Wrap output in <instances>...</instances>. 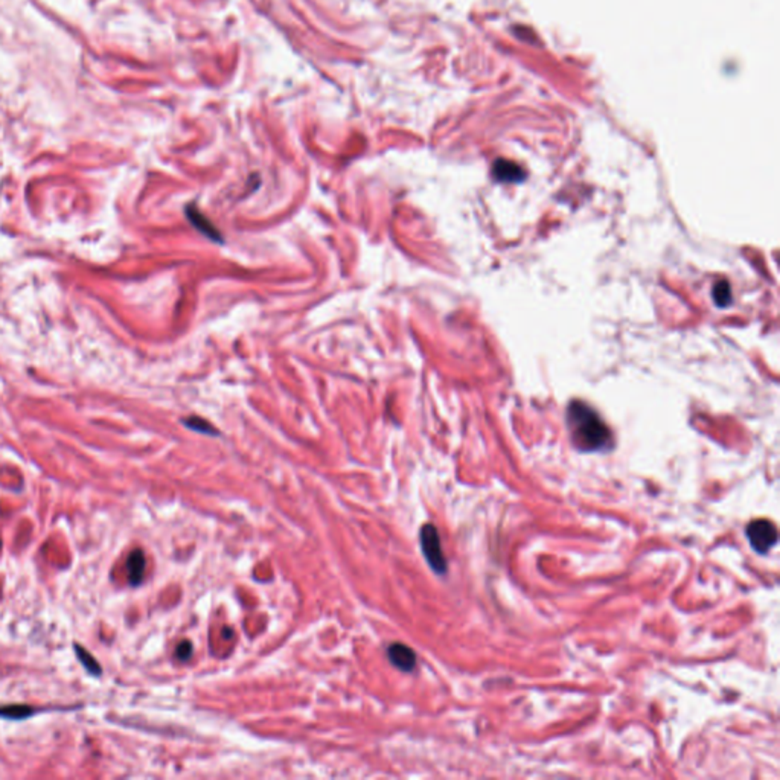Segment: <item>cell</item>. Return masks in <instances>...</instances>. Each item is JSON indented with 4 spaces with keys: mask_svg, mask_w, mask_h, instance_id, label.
I'll return each mask as SVG.
<instances>
[{
    "mask_svg": "<svg viewBox=\"0 0 780 780\" xmlns=\"http://www.w3.org/2000/svg\"><path fill=\"white\" fill-rule=\"evenodd\" d=\"M0 551H2V538H0Z\"/></svg>",
    "mask_w": 780,
    "mask_h": 780,
    "instance_id": "13",
    "label": "cell"
},
{
    "mask_svg": "<svg viewBox=\"0 0 780 780\" xmlns=\"http://www.w3.org/2000/svg\"><path fill=\"white\" fill-rule=\"evenodd\" d=\"M188 218L191 220V223L194 224L201 234L206 235L208 238L214 239V241H220V234L217 232V229L214 227V224L210 223V221H208L205 218V215L201 214V212H198L194 206L188 208Z\"/></svg>",
    "mask_w": 780,
    "mask_h": 780,
    "instance_id": "7",
    "label": "cell"
},
{
    "mask_svg": "<svg viewBox=\"0 0 780 780\" xmlns=\"http://www.w3.org/2000/svg\"><path fill=\"white\" fill-rule=\"evenodd\" d=\"M73 649H75L76 657H78L80 663L84 666V669L88 671L90 676L100 677L101 676V664L92 657V654L89 651H85L84 648H81L78 643L73 644Z\"/></svg>",
    "mask_w": 780,
    "mask_h": 780,
    "instance_id": "8",
    "label": "cell"
},
{
    "mask_svg": "<svg viewBox=\"0 0 780 780\" xmlns=\"http://www.w3.org/2000/svg\"><path fill=\"white\" fill-rule=\"evenodd\" d=\"M145 567H147V558L143 551L140 548H134L130 552L127 563H125V570H127V580L131 587H138L143 582L145 577Z\"/></svg>",
    "mask_w": 780,
    "mask_h": 780,
    "instance_id": "5",
    "label": "cell"
},
{
    "mask_svg": "<svg viewBox=\"0 0 780 780\" xmlns=\"http://www.w3.org/2000/svg\"><path fill=\"white\" fill-rule=\"evenodd\" d=\"M185 424L196 431H200L203 433V435H217V430L215 427H212L210 424L205 419H200V418H189V419H185Z\"/></svg>",
    "mask_w": 780,
    "mask_h": 780,
    "instance_id": "11",
    "label": "cell"
},
{
    "mask_svg": "<svg viewBox=\"0 0 780 780\" xmlns=\"http://www.w3.org/2000/svg\"><path fill=\"white\" fill-rule=\"evenodd\" d=\"M419 541L422 553L426 556L431 570L436 572L438 575H444L447 572V560L444 552H442L440 536L436 526L430 523L424 524L419 532Z\"/></svg>",
    "mask_w": 780,
    "mask_h": 780,
    "instance_id": "2",
    "label": "cell"
},
{
    "mask_svg": "<svg viewBox=\"0 0 780 780\" xmlns=\"http://www.w3.org/2000/svg\"><path fill=\"white\" fill-rule=\"evenodd\" d=\"M712 294H714V301L718 306L721 308H726L730 305L731 302V290H730V284L726 281V279H722V281L716 282L715 287H714V292H712Z\"/></svg>",
    "mask_w": 780,
    "mask_h": 780,
    "instance_id": "10",
    "label": "cell"
},
{
    "mask_svg": "<svg viewBox=\"0 0 780 780\" xmlns=\"http://www.w3.org/2000/svg\"><path fill=\"white\" fill-rule=\"evenodd\" d=\"M192 656V643L189 640H181L176 648V657L180 661H188Z\"/></svg>",
    "mask_w": 780,
    "mask_h": 780,
    "instance_id": "12",
    "label": "cell"
},
{
    "mask_svg": "<svg viewBox=\"0 0 780 780\" xmlns=\"http://www.w3.org/2000/svg\"><path fill=\"white\" fill-rule=\"evenodd\" d=\"M388 659L401 672H412L416 668V654L404 643H392L388 648Z\"/></svg>",
    "mask_w": 780,
    "mask_h": 780,
    "instance_id": "4",
    "label": "cell"
},
{
    "mask_svg": "<svg viewBox=\"0 0 780 780\" xmlns=\"http://www.w3.org/2000/svg\"><path fill=\"white\" fill-rule=\"evenodd\" d=\"M38 709H34L31 706H4L0 707V718H5V719H14V721H20V719H26L32 716L34 714H37Z\"/></svg>",
    "mask_w": 780,
    "mask_h": 780,
    "instance_id": "9",
    "label": "cell"
},
{
    "mask_svg": "<svg viewBox=\"0 0 780 780\" xmlns=\"http://www.w3.org/2000/svg\"><path fill=\"white\" fill-rule=\"evenodd\" d=\"M567 424L576 448L585 452L602 451L611 445V431L592 407L573 401L567 410Z\"/></svg>",
    "mask_w": 780,
    "mask_h": 780,
    "instance_id": "1",
    "label": "cell"
},
{
    "mask_svg": "<svg viewBox=\"0 0 780 780\" xmlns=\"http://www.w3.org/2000/svg\"><path fill=\"white\" fill-rule=\"evenodd\" d=\"M747 538L757 553H767L777 543V529L768 520H755L747 527Z\"/></svg>",
    "mask_w": 780,
    "mask_h": 780,
    "instance_id": "3",
    "label": "cell"
},
{
    "mask_svg": "<svg viewBox=\"0 0 780 780\" xmlns=\"http://www.w3.org/2000/svg\"><path fill=\"white\" fill-rule=\"evenodd\" d=\"M493 174L497 181H502V183H515L523 180L522 168H518L515 163H510L506 160L496 162Z\"/></svg>",
    "mask_w": 780,
    "mask_h": 780,
    "instance_id": "6",
    "label": "cell"
}]
</instances>
